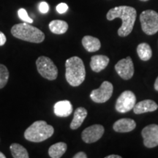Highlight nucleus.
<instances>
[{"instance_id": "obj_27", "label": "nucleus", "mask_w": 158, "mask_h": 158, "mask_svg": "<svg viewBox=\"0 0 158 158\" xmlns=\"http://www.w3.org/2000/svg\"><path fill=\"white\" fill-rule=\"evenodd\" d=\"M87 155L84 152H79L76 153V155L73 156V158H86Z\"/></svg>"}, {"instance_id": "obj_9", "label": "nucleus", "mask_w": 158, "mask_h": 158, "mask_svg": "<svg viewBox=\"0 0 158 158\" xmlns=\"http://www.w3.org/2000/svg\"><path fill=\"white\" fill-rule=\"evenodd\" d=\"M143 138V144L147 148H154L158 146V125L149 124L141 132Z\"/></svg>"}, {"instance_id": "obj_12", "label": "nucleus", "mask_w": 158, "mask_h": 158, "mask_svg": "<svg viewBox=\"0 0 158 158\" xmlns=\"http://www.w3.org/2000/svg\"><path fill=\"white\" fill-rule=\"evenodd\" d=\"M136 127L135 120L132 118H120L114 124L113 128L118 133H128L133 130Z\"/></svg>"}, {"instance_id": "obj_24", "label": "nucleus", "mask_w": 158, "mask_h": 158, "mask_svg": "<svg viewBox=\"0 0 158 158\" xmlns=\"http://www.w3.org/2000/svg\"><path fill=\"white\" fill-rule=\"evenodd\" d=\"M68 10V6L65 3H60L56 6V10L59 14H63V13H66Z\"/></svg>"}, {"instance_id": "obj_21", "label": "nucleus", "mask_w": 158, "mask_h": 158, "mask_svg": "<svg viewBox=\"0 0 158 158\" xmlns=\"http://www.w3.org/2000/svg\"><path fill=\"white\" fill-rule=\"evenodd\" d=\"M12 155L14 158H29V155L27 150L19 143H12L10 146Z\"/></svg>"}, {"instance_id": "obj_16", "label": "nucleus", "mask_w": 158, "mask_h": 158, "mask_svg": "<svg viewBox=\"0 0 158 158\" xmlns=\"http://www.w3.org/2000/svg\"><path fill=\"white\" fill-rule=\"evenodd\" d=\"M87 116V110L86 108L83 107H79L76 108L74 113L73 118L70 123V128L72 130H76L81 126L84 119Z\"/></svg>"}, {"instance_id": "obj_1", "label": "nucleus", "mask_w": 158, "mask_h": 158, "mask_svg": "<svg viewBox=\"0 0 158 158\" xmlns=\"http://www.w3.org/2000/svg\"><path fill=\"white\" fill-rule=\"evenodd\" d=\"M137 12L135 9L130 6H118L110 9L108 12L106 18L108 21H113L115 19H121L122 24L118 29V35L120 37H126L133 31L135 22Z\"/></svg>"}, {"instance_id": "obj_2", "label": "nucleus", "mask_w": 158, "mask_h": 158, "mask_svg": "<svg viewBox=\"0 0 158 158\" xmlns=\"http://www.w3.org/2000/svg\"><path fill=\"white\" fill-rule=\"evenodd\" d=\"M65 78L70 86H78L84 81L86 70L84 62L78 56H73L65 62Z\"/></svg>"}, {"instance_id": "obj_3", "label": "nucleus", "mask_w": 158, "mask_h": 158, "mask_svg": "<svg viewBox=\"0 0 158 158\" xmlns=\"http://www.w3.org/2000/svg\"><path fill=\"white\" fill-rule=\"evenodd\" d=\"M11 33L15 37L29 43H40L45 39V35L40 29L24 22L15 24L12 27Z\"/></svg>"}, {"instance_id": "obj_11", "label": "nucleus", "mask_w": 158, "mask_h": 158, "mask_svg": "<svg viewBox=\"0 0 158 158\" xmlns=\"http://www.w3.org/2000/svg\"><path fill=\"white\" fill-rule=\"evenodd\" d=\"M104 127L101 124H94L86 127L82 132V140L86 143H92L102 138L104 133Z\"/></svg>"}, {"instance_id": "obj_17", "label": "nucleus", "mask_w": 158, "mask_h": 158, "mask_svg": "<svg viewBox=\"0 0 158 158\" xmlns=\"http://www.w3.org/2000/svg\"><path fill=\"white\" fill-rule=\"evenodd\" d=\"M82 45L89 52H95L101 47L100 40L97 37L89 36V35H86L83 37Z\"/></svg>"}, {"instance_id": "obj_8", "label": "nucleus", "mask_w": 158, "mask_h": 158, "mask_svg": "<svg viewBox=\"0 0 158 158\" xmlns=\"http://www.w3.org/2000/svg\"><path fill=\"white\" fill-rule=\"evenodd\" d=\"M113 85L109 81L102 82L101 86L97 89L92 91L90 98L94 102L103 103L108 101L113 94Z\"/></svg>"}, {"instance_id": "obj_13", "label": "nucleus", "mask_w": 158, "mask_h": 158, "mask_svg": "<svg viewBox=\"0 0 158 158\" xmlns=\"http://www.w3.org/2000/svg\"><path fill=\"white\" fill-rule=\"evenodd\" d=\"M157 108V104L154 100H145L136 103L133 108V111L135 114H142L155 111Z\"/></svg>"}, {"instance_id": "obj_15", "label": "nucleus", "mask_w": 158, "mask_h": 158, "mask_svg": "<svg viewBox=\"0 0 158 158\" xmlns=\"http://www.w3.org/2000/svg\"><path fill=\"white\" fill-rule=\"evenodd\" d=\"M110 59L104 55H95L92 56L90 62V67L95 73H100L103 70L109 63Z\"/></svg>"}, {"instance_id": "obj_29", "label": "nucleus", "mask_w": 158, "mask_h": 158, "mask_svg": "<svg viewBox=\"0 0 158 158\" xmlns=\"http://www.w3.org/2000/svg\"><path fill=\"white\" fill-rule=\"evenodd\" d=\"M155 89L156 91H158V77L156 79L155 82Z\"/></svg>"}, {"instance_id": "obj_19", "label": "nucleus", "mask_w": 158, "mask_h": 158, "mask_svg": "<svg viewBox=\"0 0 158 158\" xmlns=\"http://www.w3.org/2000/svg\"><path fill=\"white\" fill-rule=\"evenodd\" d=\"M68 146L64 142H58L51 146L48 149V155L52 158H59L67 151Z\"/></svg>"}, {"instance_id": "obj_7", "label": "nucleus", "mask_w": 158, "mask_h": 158, "mask_svg": "<svg viewBox=\"0 0 158 158\" xmlns=\"http://www.w3.org/2000/svg\"><path fill=\"white\" fill-rule=\"evenodd\" d=\"M136 102L135 94L130 90L124 91L120 94L116 102V110L119 113H127L133 109Z\"/></svg>"}, {"instance_id": "obj_30", "label": "nucleus", "mask_w": 158, "mask_h": 158, "mask_svg": "<svg viewBox=\"0 0 158 158\" xmlns=\"http://www.w3.org/2000/svg\"><path fill=\"white\" fill-rule=\"evenodd\" d=\"M5 157H6L5 155H4L2 152H0V158H5Z\"/></svg>"}, {"instance_id": "obj_5", "label": "nucleus", "mask_w": 158, "mask_h": 158, "mask_svg": "<svg viewBox=\"0 0 158 158\" xmlns=\"http://www.w3.org/2000/svg\"><path fill=\"white\" fill-rule=\"evenodd\" d=\"M142 30L148 35H155L158 31V13L152 10H147L140 15Z\"/></svg>"}, {"instance_id": "obj_28", "label": "nucleus", "mask_w": 158, "mask_h": 158, "mask_svg": "<svg viewBox=\"0 0 158 158\" xmlns=\"http://www.w3.org/2000/svg\"><path fill=\"white\" fill-rule=\"evenodd\" d=\"M106 158H122L121 156L117 155H111L109 156H107Z\"/></svg>"}, {"instance_id": "obj_6", "label": "nucleus", "mask_w": 158, "mask_h": 158, "mask_svg": "<svg viewBox=\"0 0 158 158\" xmlns=\"http://www.w3.org/2000/svg\"><path fill=\"white\" fill-rule=\"evenodd\" d=\"M36 65L38 73L44 78L54 81L58 76V69L48 57L40 56L36 61Z\"/></svg>"}, {"instance_id": "obj_23", "label": "nucleus", "mask_w": 158, "mask_h": 158, "mask_svg": "<svg viewBox=\"0 0 158 158\" xmlns=\"http://www.w3.org/2000/svg\"><path fill=\"white\" fill-rule=\"evenodd\" d=\"M18 15H19V19L22 20V21H24V22H27L29 23H33V19H31V18L29 16L28 13H27V12L25 9L23 8L19 9V11H18Z\"/></svg>"}, {"instance_id": "obj_25", "label": "nucleus", "mask_w": 158, "mask_h": 158, "mask_svg": "<svg viewBox=\"0 0 158 158\" xmlns=\"http://www.w3.org/2000/svg\"><path fill=\"white\" fill-rule=\"evenodd\" d=\"M48 10H49L48 5V3L45 2H42L39 5V10L40 13H43V14L48 13Z\"/></svg>"}, {"instance_id": "obj_20", "label": "nucleus", "mask_w": 158, "mask_h": 158, "mask_svg": "<svg viewBox=\"0 0 158 158\" xmlns=\"http://www.w3.org/2000/svg\"><path fill=\"white\" fill-rule=\"evenodd\" d=\"M137 53L142 61H148L152 58V51L149 44L146 43H141L137 47Z\"/></svg>"}, {"instance_id": "obj_4", "label": "nucleus", "mask_w": 158, "mask_h": 158, "mask_svg": "<svg viewBox=\"0 0 158 158\" xmlns=\"http://www.w3.org/2000/svg\"><path fill=\"white\" fill-rule=\"evenodd\" d=\"M54 133V127L45 121H36L25 130L24 138L27 141L40 143L51 138Z\"/></svg>"}, {"instance_id": "obj_22", "label": "nucleus", "mask_w": 158, "mask_h": 158, "mask_svg": "<svg viewBox=\"0 0 158 158\" xmlns=\"http://www.w3.org/2000/svg\"><path fill=\"white\" fill-rule=\"evenodd\" d=\"M9 79V71L7 67L0 64V89L5 87Z\"/></svg>"}, {"instance_id": "obj_10", "label": "nucleus", "mask_w": 158, "mask_h": 158, "mask_svg": "<svg viewBox=\"0 0 158 158\" xmlns=\"http://www.w3.org/2000/svg\"><path fill=\"white\" fill-rule=\"evenodd\" d=\"M115 70L122 78L129 80L134 74V65L132 59L127 56L119 60L115 65Z\"/></svg>"}, {"instance_id": "obj_31", "label": "nucleus", "mask_w": 158, "mask_h": 158, "mask_svg": "<svg viewBox=\"0 0 158 158\" xmlns=\"http://www.w3.org/2000/svg\"><path fill=\"white\" fill-rule=\"evenodd\" d=\"M140 1H141V2H147V1H149V0H140Z\"/></svg>"}, {"instance_id": "obj_18", "label": "nucleus", "mask_w": 158, "mask_h": 158, "mask_svg": "<svg viewBox=\"0 0 158 158\" xmlns=\"http://www.w3.org/2000/svg\"><path fill=\"white\" fill-rule=\"evenodd\" d=\"M49 29L54 34H64L68 29V24L66 21L62 20H54L49 23Z\"/></svg>"}, {"instance_id": "obj_26", "label": "nucleus", "mask_w": 158, "mask_h": 158, "mask_svg": "<svg viewBox=\"0 0 158 158\" xmlns=\"http://www.w3.org/2000/svg\"><path fill=\"white\" fill-rule=\"evenodd\" d=\"M6 41H7V38H6V36L5 35V34L0 31V46L5 45Z\"/></svg>"}, {"instance_id": "obj_14", "label": "nucleus", "mask_w": 158, "mask_h": 158, "mask_svg": "<svg viewBox=\"0 0 158 158\" xmlns=\"http://www.w3.org/2000/svg\"><path fill=\"white\" fill-rule=\"evenodd\" d=\"M54 114L59 117H67L73 112V106L69 100H62L56 102L54 106Z\"/></svg>"}]
</instances>
